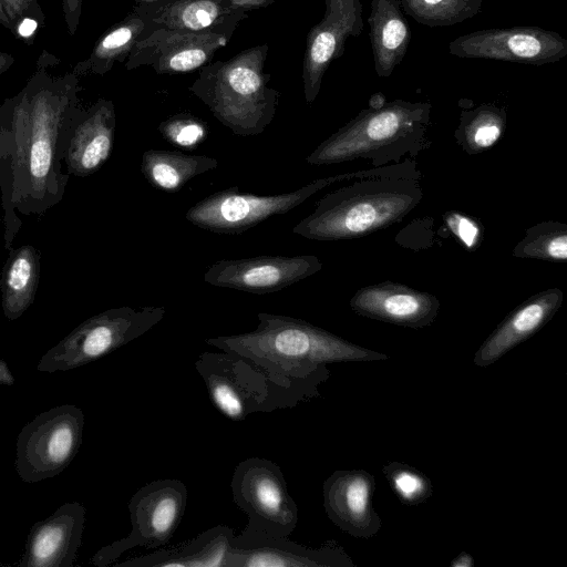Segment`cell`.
<instances>
[{
    "mask_svg": "<svg viewBox=\"0 0 567 567\" xmlns=\"http://www.w3.org/2000/svg\"><path fill=\"white\" fill-rule=\"evenodd\" d=\"M59 59L42 51L25 86L11 97L14 135L13 206L22 215L43 216L62 200L70 175L62 162L71 125L80 109L79 75L53 72Z\"/></svg>",
    "mask_w": 567,
    "mask_h": 567,
    "instance_id": "cell-1",
    "label": "cell"
},
{
    "mask_svg": "<svg viewBox=\"0 0 567 567\" xmlns=\"http://www.w3.org/2000/svg\"><path fill=\"white\" fill-rule=\"evenodd\" d=\"M255 330L206 339L221 351L250 359L296 406L319 395L328 363L381 360L388 357L353 344L299 318L257 313Z\"/></svg>",
    "mask_w": 567,
    "mask_h": 567,
    "instance_id": "cell-2",
    "label": "cell"
},
{
    "mask_svg": "<svg viewBox=\"0 0 567 567\" xmlns=\"http://www.w3.org/2000/svg\"><path fill=\"white\" fill-rule=\"evenodd\" d=\"M422 197L416 179L360 178L327 193L292 231L320 241L363 237L401 221Z\"/></svg>",
    "mask_w": 567,
    "mask_h": 567,
    "instance_id": "cell-3",
    "label": "cell"
},
{
    "mask_svg": "<svg viewBox=\"0 0 567 567\" xmlns=\"http://www.w3.org/2000/svg\"><path fill=\"white\" fill-rule=\"evenodd\" d=\"M431 109L429 103L393 100L380 109L362 110L320 143L306 162L320 166L363 158L377 167L415 157L426 147Z\"/></svg>",
    "mask_w": 567,
    "mask_h": 567,
    "instance_id": "cell-4",
    "label": "cell"
},
{
    "mask_svg": "<svg viewBox=\"0 0 567 567\" xmlns=\"http://www.w3.org/2000/svg\"><path fill=\"white\" fill-rule=\"evenodd\" d=\"M166 313L163 306L112 308L74 328L40 359V372L69 371L95 361L127 344L156 326Z\"/></svg>",
    "mask_w": 567,
    "mask_h": 567,
    "instance_id": "cell-5",
    "label": "cell"
},
{
    "mask_svg": "<svg viewBox=\"0 0 567 567\" xmlns=\"http://www.w3.org/2000/svg\"><path fill=\"white\" fill-rule=\"evenodd\" d=\"M214 406L231 421L256 412L295 408L288 395L250 359L234 352H203L195 361Z\"/></svg>",
    "mask_w": 567,
    "mask_h": 567,
    "instance_id": "cell-6",
    "label": "cell"
},
{
    "mask_svg": "<svg viewBox=\"0 0 567 567\" xmlns=\"http://www.w3.org/2000/svg\"><path fill=\"white\" fill-rule=\"evenodd\" d=\"M346 181H351L350 173L318 178L292 192L267 196L231 187L197 202L185 218L207 231L239 235L272 216L288 213L319 190Z\"/></svg>",
    "mask_w": 567,
    "mask_h": 567,
    "instance_id": "cell-7",
    "label": "cell"
},
{
    "mask_svg": "<svg viewBox=\"0 0 567 567\" xmlns=\"http://www.w3.org/2000/svg\"><path fill=\"white\" fill-rule=\"evenodd\" d=\"M84 415L79 406L63 404L38 414L17 439L16 468L25 483L60 474L82 443Z\"/></svg>",
    "mask_w": 567,
    "mask_h": 567,
    "instance_id": "cell-8",
    "label": "cell"
},
{
    "mask_svg": "<svg viewBox=\"0 0 567 567\" xmlns=\"http://www.w3.org/2000/svg\"><path fill=\"white\" fill-rule=\"evenodd\" d=\"M187 496L185 484L176 478L155 480L142 486L127 505L132 530L126 537L100 548L91 563L106 567L134 547L165 546L183 519Z\"/></svg>",
    "mask_w": 567,
    "mask_h": 567,
    "instance_id": "cell-9",
    "label": "cell"
},
{
    "mask_svg": "<svg viewBox=\"0 0 567 567\" xmlns=\"http://www.w3.org/2000/svg\"><path fill=\"white\" fill-rule=\"evenodd\" d=\"M230 486L235 504L248 516L245 530L288 537L297 527L298 506L281 468L272 461H241L235 467Z\"/></svg>",
    "mask_w": 567,
    "mask_h": 567,
    "instance_id": "cell-10",
    "label": "cell"
},
{
    "mask_svg": "<svg viewBox=\"0 0 567 567\" xmlns=\"http://www.w3.org/2000/svg\"><path fill=\"white\" fill-rule=\"evenodd\" d=\"M449 51L464 59L543 65L567 55V39L536 27L494 28L457 37Z\"/></svg>",
    "mask_w": 567,
    "mask_h": 567,
    "instance_id": "cell-11",
    "label": "cell"
},
{
    "mask_svg": "<svg viewBox=\"0 0 567 567\" xmlns=\"http://www.w3.org/2000/svg\"><path fill=\"white\" fill-rule=\"evenodd\" d=\"M321 268L322 261L315 255L223 259L207 268L204 281L219 288L261 295L282 290Z\"/></svg>",
    "mask_w": 567,
    "mask_h": 567,
    "instance_id": "cell-12",
    "label": "cell"
},
{
    "mask_svg": "<svg viewBox=\"0 0 567 567\" xmlns=\"http://www.w3.org/2000/svg\"><path fill=\"white\" fill-rule=\"evenodd\" d=\"M354 564L334 540L310 548L286 536L245 530L231 539L227 567H353Z\"/></svg>",
    "mask_w": 567,
    "mask_h": 567,
    "instance_id": "cell-13",
    "label": "cell"
},
{
    "mask_svg": "<svg viewBox=\"0 0 567 567\" xmlns=\"http://www.w3.org/2000/svg\"><path fill=\"white\" fill-rule=\"evenodd\" d=\"M374 487V477L363 470L334 471L323 483L327 516L351 536L372 537L382 526L372 506Z\"/></svg>",
    "mask_w": 567,
    "mask_h": 567,
    "instance_id": "cell-14",
    "label": "cell"
},
{
    "mask_svg": "<svg viewBox=\"0 0 567 567\" xmlns=\"http://www.w3.org/2000/svg\"><path fill=\"white\" fill-rule=\"evenodd\" d=\"M326 3L324 18L309 37L305 75L308 103L316 99L331 60L344 52L347 39L359 37L363 31L360 0H326Z\"/></svg>",
    "mask_w": 567,
    "mask_h": 567,
    "instance_id": "cell-15",
    "label": "cell"
},
{
    "mask_svg": "<svg viewBox=\"0 0 567 567\" xmlns=\"http://www.w3.org/2000/svg\"><path fill=\"white\" fill-rule=\"evenodd\" d=\"M350 307L363 317L419 329L433 323L440 301L426 291L386 280L360 288Z\"/></svg>",
    "mask_w": 567,
    "mask_h": 567,
    "instance_id": "cell-16",
    "label": "cell"
},
{
    "mask_svg": "<svg viewBox=\"0 0 567 567\" xmlns=\"http://www.w3.org/2000/svg\"><path fill=\"white\" fill-rule=\"evenodd\" d=\"M85 508L81 503L61 505L34 523L29 532L21 567H71L81 546Z\"/></svg>",
    "mask_w": 567,
    "mask_h": 567,
    "instance_id": "cell-17",
    "label": "cell"
},
{
    "mask_svg": "<svg viewBox=\"0 0 567 567\" xmlns=\"http://www.w3.org/2000/svg\"><path fill=\"white\" fill-rule=\"evenodd\" d=\"M115 133L112 102L99 100L90 109H79L71 125L64 154L66 173L86 177L96 173L110 158Z\"/></svg>",
    "mask_w": 567,
    "mask_h": 567,
    "instance_id": "cell-18",
    "label": "cell"
},
{
    "mask_svg": "<svg viewBox=\"0 0 567 567\" xmlns=\"http://www.w3.org/2000/svg\"><path fill=\"white\" fill-rule=\"evenodd\" d=\"M564 295L558 288L543 290L509 312L476 351L474 363L487 367L532 337L558 311Z\"/></svg>",
    "mask_w": 567,
    "mask_h": 567,
    "instance_id": "cell-19",
    "label": "cell"
},
{
    "mask_svg": "<svg viewBox=\"0 0 567 567\" xmlns=\"http://www.w3.org/2000/svg\"><path fill=\"white\" fill-rule=\"evenodd\" d=\"M234 529L214 526L196 537L167 549L117 563L114 567H227V555Z\"/></svg>",
    "mask_w": 567,
    "mask_h": 567,
    "instance_id": "cell-20",
    "label": "cell"
},
{
    "mask_svg": "<svg viewBox=\"0 0 567 567\" xmlns=\"http://www.w3.org/2000/svg\"><path fill=\"white\" fill-rule=\"evenodd\" d=\"M368 23L374 70L380 78H389L408 52L410 27L398 0H371Z\"/></svg>",
    "mask_w": 567,
    "mask_h": 567,
    "instance_id": "cell-21",
    "label": "cell"
},
{
    "mask_svg": "<svg viewBox=\"0 0 567 567\" xmlns=\"http://www.w3.org/2000/svg\"><path fill=\"white\" fill-rule=\"evenodd\" d=\"M40 277V254L25 244L11 249L0 278L1 306L9 320L20 318L33 303Z\"/></svg>",
    "mask_w": 567,
    "mask_h": 567,
    "instance_id": "cell-22",
    "label": "cell"
},
{
    "mask_svg": "<svg viewBox=\"0 0 567 567\" xmlns=\"http://www.w3.org/2000/svg\"><path fill=\"white\" fill-rule=\"evenodd\" d=\"M217 166L218 161L207 155L148 150L142 155L141 171L153 187L175 193L192 178L213 171Z\"/></svg>",
    "mask_w": 567,
    "mask_h": 567,
    "instance_id": "cell-23",
    "label": "cell"
},
{
    "mask_svg": "<svg viewBox=\"0 0 567 567\" xmlns=\"http://www.w3.org/2000/svg\"><path fill=\"white\" fill-rule=\"evenodd\" d=\"M506 126V112L492 104H482L463 111L454 136L457 145L468 155L491 148Z\"/></svg>",
    "mask_w": 567,
    "mask_h": 567,
    "instance_id": "cell-24",
    "label": "cell"
},
{
    "mask_svg": "<svg viewBox=\"0 0 567 567\" xmlns=\"http://www.w3.org/2000/svg\"><path fill=\"white\" fill-rule=\"evenodd\" d=\"M14 150L11 97H9L0 106V192L4 221V246L7 249H11V244L22 225L13 206Z\"/></svg>",
    "mask_w": 567,
    "mask_h": 567,
    "instance_id": "cell-25",
    "label": "cell"
},
{
    "mask_svg": "<svg viewBox=\"0 0 567 567\" xmlns=\"http://www.w3.org/2000/svg\"><path fill=\"white\" fill-rule=\"evenodd\" d=\"M516 258L565 262L567 260V225L542 221L530 226L524 238L514 247Z\"/></svg>",
    "mask_w": 567,
    "mask_h": 567,
    "instance_id": "cell-26",
    "label": "cell"
},
{
    "mask_svg": "<svg viewBox=\"0 0 567 567\" xmlns=\"http://www.w3.org/2000/svg\"><path fill=\"white\" fill-rule=\"evenodd\" d=\"M402 11L426 27H451L475 17L482 0H398Z\"/></svg>",
    "mask_w": 567,
    "mask_h": 567,
    "instance_id": "cell-27",
    "label": "cell"
},
{
    "mask_svg": "<svg viewBox=\"0 0 567 567\" xmlns=\"http://www.w3.org/2000/svg\"><path fill=\"white\" fill-rule=\"evenodd\" d=\"M383 474L398 497L409 506L419 505L433 494L430 480L410 465L395 461L383 467Z\"/></svg>",
    "mask_w": 567,
    "mask_h": 567,
    "instance_id": "cell-28",
    "label": "cell"
},
{
    "mask_svg": "<svg viewBox=\"0 0 567 567\" xmlns=\"http://www.w3.org/2000/svg\"><path fill=\"white\" fill-rule=\"evenodd\" d=\"M158 131L172 145L182 148H195L207 137L205 124L193 116L177 115L163 122Z\"/></svg>",
    "mask_w": 567,
    "mask_h": 567,
    "instance_id": "cell-29",
    "label": "cell"
},
{
    "mask_svg": "<svg viewBox=\"0 0 567 567\" xmlns=\"http://www.w3.org/2000/svg\"><path fill=\"white\" fill-rule=\"evenodd\" d=\"M4 7L17 27L21 39L24 38L23 25L29 21L32 25L42 27L45 23V14L39 0H2Z\"/></svg>",
    "mask_w": 567,
    "mask_h": 567,
    "instance_id": "cell-30",
    "label": "cell"
},
{
    "mask_svg": "<svg viewBox=\"0 0 567 567\" xmlns=\"http://www.w3.org/2000/svg\"><path fill=\"white\" fill-rule=\"evenodd\" d=\"M452 233L462 241L467 249L480 246L482 240V227L477 220L461 213L450 212L445 215Z\"/></svg>",
    "mask_w": 567,
    "mask_h": 567,
    "instance_id": "cell-31",
    "label": "cell"
},
{
    "mask_svg": "<svg viewBox=\"0 0 567 567\" xmlns=\"http://www.w3.org/2000/svg\"><path fill=\"white\" fill-rule=\"evenodd\" d=\"M218 16V7L210 1L198 0L188 3L179 13L183 27L199 30L210 25Z\"/></svg>",
    "mask_w": 567,
    "mask_h": 567,
    "instance_id": "cell-32",
    "label": "cell"
},
{
    "mask_svg": "<svg viewBox=\"0 0 567 567\" xmlns=\"http://www.w3.org/2000/svg\"><path fill=\"white\" fill-rule=\"evenodd\" d=\"M206 59L207 54L204 50L189 48L173 54L168 60V66L174 71H190L202 65Z\"/></svg>",
    "mask_w": 567,
    "mask_h": 567,
    "instance_id": "cell-33",
    "label": "cell"
},
{
    "mask_svg": "<svg viewBox=\"0 0 567 567\" xmlns=\"http://www.w3.org/2000/svg\"><path fill=\"white\" fill-rule=\"evenodd\" d=\"M83 0H61L62 14L70 35H74L81 19Z\"/></svg>",
    "mask_w": 567,
    "mask_h": 567,
    "instance_id": "cell-34",
    "label": "cell"
},
{
    "mask_svg": "<svg viewBox=\"0 0 567 567\" xmlns=\"http://www.w3.org/2000/svg\"><path fill=\"white\" fill-rule=\"evenodd\" d=\"M0 24L9 30L17 39H21L20 33L12 22L2 0H0Z\"/></svg>",
    "mask_w": 567,
    "mask_h": 567,
    "instance_id": "cell-35",
    "label": "cell"
},
{
    "mask_svg": "<svg viewBox=\"0 0 567 567\" xmlns=\"http://www.w3.org/2000/svg\"><path fill=\"white\" fill-rule=\"evenodd\" d=\"M14 378L12 377L8 365L3 359H0V384L12 385Z\"/></svg>",
    "mask_w": 567,
    "mask_h": 567,
    "instance_id": "cell-36",
    "label": "cell"
},
{
    "mask_svg": "<svg viewBox=\"0 0 567 567\" xmlns=\"http://www.w3.org/2000/svg\"><path fill=\"white\" fill-rule=\"evenodd\" d=\"M474 559L467 553H461L452 563V567H473Z\"/></svg>",
    "mask_w": 567,
    "mask_h": 567,
    "instance_id": "cell-37",
    "label": "cell"
},
{
    "mask_svg": "<svg viewBox=\"0 0 567 567\" xmlns=\"http://www.w3.org/2000/svg\"><path fill=\"white\" fill-rule=\"evenodd\" d=\"M14 63V56L11 53L0 51V75H2Z\"/></svg>",
    "mask_w": 567,
    "mask_h": 567,
    "instance_id": "cell-38",
    "label": "cell"
},
{
    "mask_svg": "<svg viewBox=\"0 0 567 567\" xmlns=\"http://www.w3.org/2000/svg\"><path fill=\"white\" fill-rule=\"evenodd\" d=\"M385 97L382 93H375L371 96L369 101V107L380 109L385 104Z\"/></svg>",
    "mask_w": 567,
    "mask_h": 567,
    "instance_id": "cell-39",
    "label": "cell"
}]
</instances>
